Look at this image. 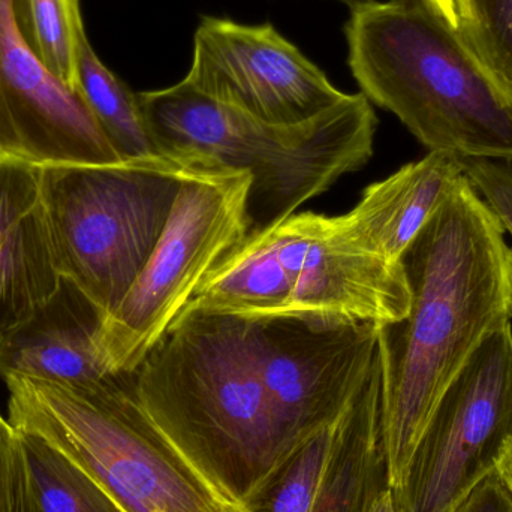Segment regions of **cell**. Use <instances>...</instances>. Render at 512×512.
I'll return each mask as SVG.
<instances>
[{"label": "cell", "mask_w": 512, "mask_h": 512, "mask_svg": "<svg viewBox=\"0 0 512 512\" xmlns=\"http://www.w3.org/2000/svg\"><path fill=\"white\" fill-rule=\"evenodd\" d=\"M463 176V156L432 150L421 161L370 185L349 216L373 251L388 261L402 262Z\"/></svg>", "instance_id": "9a60e30c"}, {"label": "cell", "mask_w": 512, "mask_h": 512, "mask_svg": "<svg viewBox=\"0 0 512 512\" xmlns=\"http://www.w3.org/2000/svg\"><path fill=\"white\" fill-rule=\"evenodd\" d=\"M505 234L463 176L402 256L411 307L402 321L379 327L381 439L393 495L448 385L489 334L511 324Z\"/></svg>", "instance_id": "6da1fadb"}, {"label": "cell", "mask_w": 512, "mask_h": 512, "mask_svg": "<svg viewBox=\"0 0 512 512\" xmlns=\"http://www.w3.org/2000/svg\"><path fill=\"white\" fill-rule=\"evenodd\" d=\"M351 11L349 68L369 101L430 152L512 161V96L429 0Z\"/></svg>", "instance_id": "3957f363"}, {"label": "cell", "mask_w": 512, "mask_h": 512, "mask_svg": "<svg viewBox=\"0 0 512 512\" xmlns=\"http://www.w3.org/2000/svg\"><path fill=\"white\" fill-rule=\"evenodd\" d=\"M185 81L219 104L282 125L306 122L346 96L271 24L227 18L201 20Z\"/></svg>", "instance_id": "8fae6325"}, {"label": "cell", "mask_w": 512, "mask_h": 512, "mask_svg": "<svg viewBox=\"0 0 512 512\" xmlns=\"http://www.w3.org/2000/svg\"><path fill=\"white\" fill-rule=\"evenodd\" d=\"M18 430L0 414V512H17Z\"/></svg>", "instance_id": "603a6c76"}, {"label": "cell", "mask_w": 512, "mask_h": 512, "mask_svg": "<svg viewBox=\"0 0 512 512\" xmlns=\"http://www.w3.org/2000/svg\"><path fill=\"white\" fill-rule=\"evenodd\" d=\"M433 8L448 21L459 29V3L460 0H429Z\"/></svg>", "instance_id": "4316f807"}, {"label": "cell", "mask_w": 512, "mask_h": 512, "mask_svg": "<svg viewBox=\"0 0 512 512\" xmlns=\"http://www.w3.org/2000/svg\"><path fill=\"white\" fill-rule=\"evenodd\" d=\"M496 472L501 478L502 484L507 489L508 495L512 499V438L505 444L498 463H496Z\"/></svg>", "instance_id": "484cf974"}, {"label": "cell", "mask_w": 512, "mask_h": 512, "mask_svg": "<svg viewBox=\"0 0 512 512\" xmlns=\"http://www.w3.org/2000/svg\"><path fill=\"white\" fill-rule=\"evenodd\" d=\"M156 150L198 156L224 170L251 176V234L294 215L340 177L373 155L378 119L363 93L348 95L324 113L294 125L271 123L219 104L185 80L137 93Z\"/></svg>", "instance_id": "277c9868"}, {"label": "cell", "mask_w": 512, "mask_h": 512, "mask_svg": "<svg viewBox=\"0 0 512 512\" xmlns=\"http://www.w3.org/2000/svg\"><path fill=\"white\" fill-rule=\"evenodd\" d=\"M465 177L512 237L511 159L463 158Z\"/></svg>", "instance_id": "7402d4cb"}, {"label": "cell", "mask_w": 512, "mask_h": 512, "mask_svg": "<svg viewBox=\"0 0 512 512\" xmlns=\"http://www.w3.org/2000/svg\"><path fill=\"white\" fill-rule=\"evenodd\" d=\"M107 313L72 280L20 324L0 334V378L89 384L111 372L101 348Z\"/></svg>", "instance_id": "4fadbf2b"}, {"label": "cell", "mask_w": 512, "mask_h": 512, "mask_svg": "<svg viewBox=\"0 0 512 512\" xmlns=\"http://www.w3.org/2000/svg\"><path fill=\"white\" fill-rule=\"evenodd\" d=\"M459 32L512 96V0H460Z\"/></svg>", "instance_id": "ffe728a7"}, {"label": "cell", "mask_w": 512, "mask_h": 512, "mask_svg": "<svg viewBox=\"0 0 512 512\" xmlns=\"http://www.w3.org/2000/svg\"><path fill=\"white\" fill-rule=\"evenodd\" d=\"M131 384L144 411L254 510L303 447L262 384L252 319L183 310Z\"/></svg>", "instance_id": "7a4b0ae2"}, {"label": "cell", "mask_w": 512, "mask_h": 512, "mask_svg": "<svg viewBox=\"0 0 512 512\" xmlns=\"http://www.w3.org/2000/svg\"><path fill=\"white\" fill-rule=\"evenodd\" d=\"M15 9L33 53L75 89L78 48L86 32L80 0H15Z\"/></svg>", "instance_id": "d6986e66"}, {"label": "cell", "mask_w": 512, "mask_h": 512, "mask_svg": "<svg viewBox=\"0 0 512 512\" xmlns=\"http://www.w3.org/2000/svg\"><path fill=\"white\" fill-rule=\"evenodd\" d=\"M402 262L370 248L349 213H294L249 234L185 310L243 318L310 316L394 324L408 315Z\"/></svg>", "instance_id": "8992f818"}, {"label": "cell", "mask_w": 512, "mask_h": 512, "mask_svg": "<svg viewBox=\"0 0 512 512\" xmlns=\"http://www.w3.org/2000/svg\"><path fill=\"white\" fill-rule=\"evenodd\" d=\"M252 322L262 384L301 445L354 405L381 363L375 322L310 316Z\"/></svg>", "instance_id": "30bf717a"}, {"label": "cell", "mask_w": 512, "mask_h": 512, "mask_svg": "<svg viewBox=\"0 0 512 512\" xmlns=\"http://www.w3.org/2000/svg\"><path fill=\"white\" fill-rule=\"evenodd\" d=\"M0 158L39 167L125 162L80 93L33 53L15 0H0Z\"/></svg>", "instance_id": "7c38bea8"}, {"label": "cell", "mask_w": 512, "mask_h": 512, "mask_svg": "<svg viewBox=\"0 0 512 512\" xmlns=\"http://www.w3.org/2000/svg\"><path fill=\"white\" fill-rule=\"evenodd\" d=\"M459 512H512L511 496L496 469L478 486Z\"/></svg>", "instance_id": "cb8c5ba5"}, {"label": "cell", "mask_w": 512, "mask_h": 512, "mask_svg": "<svg viewBox=\"0 0 512 512\" xmlns=\"http://www.w3.org/2000/svg\"><path fill=\"white\" fill-rule=\"evenodd\" d=\"M378 463L369 451L349 447L315 512H360L367 498L381 487Z\"/></svg>", "instance_id": "44dd1931"}, {"label": "cell", "mask_w": 512, "mask_h": 512, "mask_svg": "<svg viewBox=\"0 0 512 512\" xmlns=\"http://www.w3.org/2000/svg\"><path fill=\"white\" fill-rule=\"evenodd\" d=\"M339 2L345 3L349 8L354 9L357 6L366 5V3L373 2V0H339Z\"/></svg>", "instance_id": "83f0119b"}, {"label": "cell", "mask_w": 512, "mask_h": 512, "mask_svg": "<svg viewBox=\"0 0 512 512\" xmlns=\"http://www.w3.org/2000/svg\"><path fill=\"white\" fill-rule=\"evenodd\" d=\"M251 183L249 174L230 170L182 183L158 245L105 319L101 348L111 372H134L204 280L251 234Z\"/></svg>", "instance_id": "ba28073f"}, {"label": "cell", "mask_w": 512, "mask_h": 512, "mask_svg": "<svg viewBox=\"0 0 512 512\" xmlns=\"http://www.w3.org/2000/svg\"><path fill=\"white\" fill-rule=\"evenodd\" d=\"M5 382L12 426L50 442L122 512H256L144 411L131 373L89 384Z\"/></svg>", "instance_id": "5b68a950"}, {"label": "cell", "mask_w": 512, "mask_h": 512, "mask_svg": "<svg viewBox=\"0 0 512 512\" xmlns=\"http://www.w3.org/2000/svg\"><path fill=\"white\" fill-rule=\"evenodd\" d=\"M60 271L108 316L158 245L182 183L224 170L198 156L41 167Z\"/></svg>", "instance_id": "52a82bcc"}, {"label": "cell", "mask_w": 512, "mask_h": 512, "mask_svg": "<svg viewBox=\"0 0 512 512\" xmlns=\"http://www.w3.org/2000/svg\"><path fill=\"white\" fill-rule=\"evenodd\" d=\"M360 512H399V510H397L391 489L382 487L367 498L366 504L363 505Z\"/></svg>", "instance_id": "d4e9b609"}, {"label": "cell", "mask_w": 512, "mask_h": 512, "mask_svg": "<svg viewBox=\"0 0 512 512\" xmlns=\"http://www.w3.org/2000/svg\"><path fill=\"white\" fill-rule=\"evenodd\" d=\"M17 512L122 510L50 442L35 433L18 430Z\"/></svg>", "instance_id": "2e32d148"}, {"label": "cell", "mask_w": 512, "mask_h": 512, "mask_svg": "<svg viewBox=\"0 0 512 512\" xmlns=\"http://www.w3.org/2000/svg\"><path fill=\"white\" fill-rule=\"evenodd\" d=\"M397 510H399V508H397ZM400 512V511H399Z\"/></svg>", "instance_id": "f1b7e54d"}, {"label": "cell", "mask_w": 512, "mask_h": 512, "mask_svg": "<svg viewBox=\"0 0 512 512\" xmlns=\"http://www.w3.org/2000/svg\"><path fill=\"white\" fill-rule=\"evenodd\" d=\"M75 90L122 161L161 156L147 131L137 93L102 63L86 32L78 48Z\"/></svg>", "instance_id": "e0dca14e"}, {"label": "cell", "mask_w": 512, "mask_h": 512, "mask_svg": "<svg viewBox=\"0 0 512 512\" xmlns=\"http://www.w3.org/2000/svg\"><path fill=\"white\" fill-rule=\"evenodd\" d=\"M512 438V324L475 349L436 405L415 448L400 512H459Z\"/></svg>", "instance_id": "9c48e42d"}, {"label": "cell", "mask_w": 512, "mask_h": 512, "mask_svg": "<svg viewBox=\"0 0 512 512\" xmlns=\"http://www.w3.org/2000/svg\"><path fill=\"white\" fill-rule=\"evenodd\" d=\"M41 173L39 165L0 158V334L35 312L63 279Z\"/></svg>", "instance_id": "5bb4252c"}, {"label": "cell", "mask_w": 512, "mask_h": 512, "mask_svg": "<svg viewBox=\"0 0 512 512\" xmlns=\"http://www.w3.org/2000/svg\"><path fill=\"white\" fill-rule=\"evenodd\" d=\"M367 385L345 414L319 430L294 454L291 462L283 469L267 493L270 495L268 511L315 512L319 499L333 480L346 447L351 441L358 409Z\"/></svg>", "instance_id": "ac0fdd59"}]
</instances>
